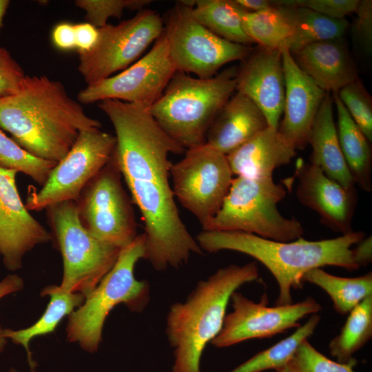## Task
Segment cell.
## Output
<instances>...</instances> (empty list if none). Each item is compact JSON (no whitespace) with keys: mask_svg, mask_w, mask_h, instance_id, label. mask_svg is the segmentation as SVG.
Wrapping results in <instances>:
<instances>
[{"mask_svg":"<svg viewBox=\"0 0 372 372\" xmlns=\"http://www.w3.org/2000/svg\"><path fill=\"white\" fill-rule=\"evenodd\" d=\"M242 25L247 35L259 47L281 50L292 34V26L286 10L272 5L265 10L242 15Z\"/></svg>","mask_w":372,"mask_h":372,"instance_id":"cell-29","label":"cell"},{"mask_svg":"<svg viewBox=\"0 0 372 372\" xmlns=\"http://www.w3.org/2000/svg\"><path fill=\"white\" fill-rule=\"evenodd\" d=\"M56 165L30 154L0 130L1 167L22 172L42 187Z\"/></svg>","mask_w":372,"mask_h":372,"instance_id":"cell-32","label":"cell"},{"mask_svg":"<svg viewBox=\"0 0 372 372\" xmlns=\"http://www.w3.org/2000/svg\"><path fill=\"white\" fill-rule=\"evenodd\" d=\"M296 197L301 204L314 211L320 222L332 231L349 234L357 204L355 189H348L327 176L318 167L298 160Z\"/></svg>","mask_w":372,"mask_h":372,"instance_id":"cell-17","label":"cell"},{"mask_svg":"<svg viewBox=\"0 0 372 372\" xmlns=\"http://www.w3.org/2000/svg\"><path fill=\"white\" fill-rule=\"evenodd\" d=\"M244 60L236 74V91L251 99L265 115L268 125L278 129L285 94L281 50L259 47Z\"/></svg>","mask_w":372,"mask_h":372,"instance_id":"cell-18","label":"cell"},{"mask_svg":"<svg viewBox=\"0 0 372 372\" xmlns=\"http://www.w3.org/2000/svg\"><path fill=\"white\" fill-rule=\"evenodd\" d=\"M320 320L318 313L312 314L289 336L258 352L229 372H263L282 368L292 358L300 345L313 335Z\"/></svg>","mask_w":372,"mask_h":372,"instance_id":"cell-31","label":"cell"},{"mask_svg":"<svg viewBox=\"0 0 372 372\" xmlns=\"http://www.w3.org/2000/svg\"><path fill=\"white\" fill-rule=\"evenodd\" d=\"M333 100L338 115L337 132L340 148L350 174L362 190H372V152L369 141L355 124L340 99Z\"/></svg>","mask_w":372,"mask_h":372,"instance_id":"cell-24","label":"cell"},{"mask_svg":"<svg viewBox=\"0 0 372 372\" xmlns=\"http://www.w3.org/2000/svg\"><path fill=\"white\" fill-rule=\"evenodd\" d=\"M259 277L256 262L231 264L199 280L185 301L170 306L165 333L173 349L171 372H200L203 353L223 327L231 294Z\"/></svg>","mask_w":372,"mask_h":372,"instance_id":"cell-4","label":"cell"},{"mask_svg":"<svg viewBox=\"0 0 372 372\" xmlns=\"http://www.w3.org/2000/svg\"><path fill=\"white\" fill-rule=\"evenodd\" d=\"M145 258V236L143 233L121 249L118 259L83 303L68 317L65 332L67 340L78 343L85 351H98L103 340V329L110 311L123 304L131 311L141 313L150 298L147 280H137L134 267Z\"/></svg>","mask_w":372,"mask_h":372,"instance_id":"cell-6","label":"cell"},{"mask_svg":"<svg viewBox=\"0 0 372 372\" xmlns=\"http://www.w3.org/2000/svg\"><path fill=\"white\" fill-rule=\"evenodd\" d=\"M17 173L0 167V256L10 271L19 269L25 254L35 246L52 239L23 203L16 185Z\"/></svg>","mask_w":372,"mask_h":372,"instance_id":"cell-16","label":"cell"},{"mask_svg":"<svg viewBox=\"0 0 372 372\" xmlns=\"http://www.w3.org/2000/svg\"><path fill=\"white\" fill-rule=\"evenodd\" d=\"M360 0H282L272 1L275 6L284 7H304L327 17L342 19L355 12Z\"/></svg>","mask_w":372,"mask_h":372,"instance_id":"cell-36","label":"cell"},{"mask_svg":"<svg viewBox=\"0 0 372 372\" xmlns=\"http://www.w3.org/2000/svg\"><path fill=\"white\" fill-rule=\"evenodd\" d=\"M236 74L233 68L208 79L176 72L147 109L161 129L186 150L201 146L214 118L236 91Z\"/></svg>","mask_w":372,"mask_h":372,"instance_id":"cell-5","label":"cell"},{"mask_svg":"<svg viewBox=\"0 0 372 372\" xmlns=\"http://www.w3.org/2000/svg\"><path fill=\"white\" fill-rule=\"evenodd\" d=\"M74 26L76 48L78 52H89L98 41V28L87 22L74 24Z\"/></svg>","mask_w":372,"mask_h":372,"instance_id":"cell-39","label":"cell"},{"mask_svg":"<svg viewBox=\"0 0 372 372\" xmlns=\"http://www.w3.org/2000/svg\"><path fill=\"white\" fill-rule=\"evenodd\" d=\"M52 39L59 49L69 50L76 48L74 25L69 23L56 25L52 30Z\"/></svg>","mask_w":372,"mask_h":372,"instance_id":"cell-40","label":"cell"},{"mask_svg":"<svg viewBox=\"0 0 372 372\" xmlns=\"http://www.w3.org/2000/svg\"><path fill=\"white\" fill-rule=\"evenodd\" d=\"M333 99L327 92L313 123L309 143L312 153L310 163L320 168L329 178L348 189H355L339 143L334 121Z\"/></svg>","mask_w":372,"mask_h":372,"instance_id":"cell-23","label":"cell"},{"mask_svg":"<svg viewBox=\"0 0 372 372\" xmlns=\"http://www.w3.org/2000/svg\"><path fill=\"white\" fill-rule=\"evenodd\" d=\"M366 237L362 231L339 237L290 242L276 241L240 231H202L196 237L202 251L229 250L248 255L262 264L276 280L279 293L276 305L293 302L292 289L302 286L309 270L335 266L353 271L360 269L353 258L352 247Z\"/></svg>","mask_w":372,"mask_h":372,"instance_id":"cell-3","label":"cell"},{"mask_svg":"<svg viewBox=\"0 0 372 372\" xmlns=\"http://www.w3.org/2000/svg\"><path fill=\"white\" fill-rule=\"evenodd\" d=\"M285 81L283 117L278 131L296 149L304 148L327 92L298 65L286 47L281 49Z\"/></svg>","mask_w":372,"mask_h":372,"instance_id":"cell-19","label":"cell"},{"mask_svg":"<svg viewBox=\"0 0 372 372\" xmlns=\"http://www.w3.org/2000/svg\"><path fill=\"white\" fill-rule=\"evenodd\" d=\"M8 372H18L15 369H11Z\"/></svg>","mask_w":372,"mask_h":372,"instance_id":"cell-46","label":"cell"},{"mask_svg":"<svg viewBox=\"0 0 372 372\" xmlns=\"http://www.w3.org/2000/svg\"><path fill=\"white\" fill-rule=\"evenodd\" d=\"M286 194L273 177L236 176L220 209L203 231H240L281 242L303 238L301 223L283 216L278 209Z\"/></svg>","mask_w":372,"mask_h":372,"instance_id":"cell-7","label":"cell"},{"mask_svg":"<svg viewBox=\"0 0 372 372\" xmlns=\"http://www.w3.org/2000/svg\"><path fill=\"white\" fill-rule=\"evenodd\" d=\"M121 176L112 155L76 201L84 228L100 241L121 249L138 236L134 209Z\"/></svg>","mask_w":372,"mask_h":372,"instance_id":"cell-10","label":"cell"},{"mask_svg":"<svg viewBox=\"0 0 372 372\" xmlns=\"http://www.w3.org/2000/svg\"><path fill=\"white\" fill-rule=\"evenodd\" d=\"M24 286L23 279L16 274L8 275L0 282V299L21 291Z\"/></svg>","mask_w":372,"mask_h":372,"instance_id":"cell-42","label":"cell"},{"mask_svg":"<svg viewBox=\"0 0 372 372\" xmlns=\"http://www.w3.org/2000/svg\"><path fill=\"white\" fill-rule=\"evenodd\" d=\"M352 119L369 142L372 141L371 96L358 79L337 92Z\"/></svg>","mask_w":372,"mask_h":372,"instance_id":"cell-34","label":"cell"},{"mask_svg":"<svg viewBox=\"0 0 372 372\" xmlns=\"http://www.w3.org/2000/svg\"><path fill=\"white\" fill-rule=\"evenodd\" d=\"M41 296H50V302L41 317L34 324L23 329H3V335L6 339L22 345L26 350L30 372H36L37 365L30 350V341L35 337L53 332L61 320L81 306L85 299L81 293L68 292L59 285H54L43 288Z\"/></svg>","mask_w":372,"mask_h":372,"instance_id":"cell-25","label":"cell"},{"mask_svg":"<svg viewBox=\"0 0 372 372\" xmlns=\"http://www.w3.org/2000/svg\"><path fill=\"white\" fill-rule=\"evenodd\" d=\"M355 359L340 363L329 359L304 340L287 364L276 372H355Z\"/></svg>","mask_w":372,"mask_h":372,"instance_id":"cell-33","label":"cell"},{"mask_svg":"<svg viewBox=\"0 0 372 372\" xmlns=\"http://www.w3.org/2000/svg\"><path fill=\"white\" fill-rule=\"evenodd\" d=\"M233 176L226 155L205 144L186 150L170 168L174 197L195 216L203 229L220 209Z\"/></svg>","mask_w":372,"mask_h":372,"instance_id":"cell-13","label":"cell"},{"mask_svg":"<svg viewBox=\"0 0 372 372\" xmlns=\"http://www.w3.org/2000/svg\"><path fill=\"white\" fill-rule=\"evenodd\" d=\"M99 38L89 52H79L78 70L87 85L124 70L140 59L164 30L156 11L143 9L116 25L98 28Z\"/></svg>","mask_w":372,"mask_h":372,"instance_id":"cell-11","label":"cell"},{"mask_svg":"<svg viewBox=\"0 0 372 372\" xmlns=\"http://www.w3.org/2000/svg\"><path fill=\"white\" fill-rule=\"evenodd\" d=\"M268 126L265 115L254 102L236 91L210 125L205 144L227 155Z\"/></svg>","mask_w":372,"mask_h":372,"instance_id":"cell-21","label":"cell"},{"mask_svg":"<svg viewBox=\"0 0 372 372\" xmlns=\"http://www.w3.org/2000/svg\"><path fill=\"white\" fill-rule=\"evenodd\" d=\"M296 150L277 128L268 126L226 158L234 175L262 178L272 177L276 168L290 163Z\"/></svg>","mask_w":372,"mask_h":372,"instance_id":"cell-20","label":"cell"},{"mask_svg":"<svg viewBox=\"0 0 372 372\" xmlns=\"http://www.w3.org/2000/svg\"><path fill=\"white\" fill-rule=\"evenodd\" d=\"M149 0H76L75 5L85 12L87 23L97 28L107 24L111 17L121 18L124 10L140 11Z\"/></svg>","mask_w":372,"mask_h":372,"instance_id":"cell-35","label":"cell"},{"mask_svg":"<svg viewBox=\"0 0 372 372\" xmlns=\"http://www.w3.org/2000/svg\"><path fill=\"white\" fill-rule=\"evenodd\" d=\"M230 301L233 311L226 314L220 332L211 341L216 348L283 333L298 327L300 320L322 309L320 304L312 297L296 303L269 307L266 293L257 302L236 291Z\"/></svg>","mask_w":372,"mask_h":372,"instance_id":"cell-15","label":"cell"},{"mask_svg":"<svg viewBox=\"0 0 372 372\" xmlns=\"http://www.w3.org/2000/svg\"><path fill=\"white\" fill-rule=\"evenodd\" d=\"M163 23L169 56L177 72L211 78L224 65L244 60L253 51L213 33L196 20L190 7L182 1L167 11Z\"/></svg>","mask_w":372,"mask_h":372,"instance_id":"cell-9","label":"cell"},{"mask_svg":"<svg viewBox=\"0 0 372 372\" xmlns=\"http://www.w3.org/2000/svg\"><path fill=\"white\" fill-rule=\"evenodd\" d=\"M46 209L63 259L59 286L86 298L113 267L121 249L100 241L84 228L75 201L56 203Z\"/></svg>","mask_w":372,"mask_h":372,"instance_id":"cell-8","label":"cell"},{"mask_svg":"<svg viewBox=\"0 0 372 372\" xmlns=\"http://www.w3.org/2000/svg\"><path fill=\"white\" fill-rule=\"evenodd\" d=\"M236 3L247 12H258L272 6L267 0H236Z\"/></svg>","mask_w":372,"mask_h":372,"instance_id":"cell-43","label":"cell"},{"mask_svg":"<svg viewBox=\"0 0 372 372\" xmlns=\"http://www.w3.org/2000/svg\"><path fill=\"white\" fill-rule=\"evenodd\" d=\"M352 249L353 258L355 262L360 268L366 266L372 260V238L371 236L365 237Z\"/></svg>","mask_w":372,"mask_h":372,"instance_id":"cell-41","label":"cell"},{"mask_svg":"<svg viewBox=\"0 0 372 372\" xmlns=\"http://www.w3.org/2000/svg\"><path fill=\"white\" fill-rule=\"evenodd\" d=\"M284 8L292 26L286 44L292 55L311 43L342 39L349 26L346 19L329 18L304 7Z\"/></svg>","mask_w":372,"mask_h":372,"instance_id":"cell-27","label":"cell"},{"mask_svg":"<svg viewBox=\"0 0 372 372\" xmlns=\"http://www.w3.org/2000/svg\"><path fill=\"white\" fill-rule=\"evenodd\" d=\"M26 74L10 52L0 47V97L16 92Z\"/></svg>","mask_w":372,"mask_h":372,"instance_id":"cell-37","label":"cell"},{"mask_svg":"<svg viewBox=\"0 0 372 372\" xmlns=\"http://www.w3.org/2000/svg\"><path fill=\"white\" fill-rule=\"evenodd\" d=\"M176 72L163 32L144 56L119 74L87 85L79 92L77 99L85 104L113 99L149 107Z\"/></svg>","mask_w":372,"mask_h":372,"instance_id":"cell-14","label":"cell"},{"mask_svg":"<svg viewBox=\"0 0 372 372\" xmlns=\"http://www.w3.org/2000/svg\"><path fill=\"white\" fill-rule=\"evenodd\" d=\"M348 314L340 333L329 344L330 354L340 363L354 360L353 355L372 337V295L364 299Z\"/></svg>","mask_w":372,"mask_h":372,"instance_id":"cell-30","label":"cell"},{"mask_svg":"<svg viewBox=\"0 0 372 372\" xmlns=\"http://www.w3.org/2000/svg\"><path fill=\"white\" fill-rule=\"evenodd\" d=\"M98 107L115 131L113 156L145 225V258L157 271L178 269L202 254L178 214L169 183V154L186 149L158 125L146 106L105 99Z\"/></svg>","mask_w":372,"mask_h":372,"instance_id":"cell-1","label":"cell"},{"mask_svg":"<svg viewBox=\"0 0 372 372\" xmlns=\"http://www.w3.org/2000/svg\"><path fill=\"white\" fill-rule=\"evenodd\" d=\"M9 5V0H0V28L2 25L3 17Z\"/></svg>","mask_w":372,"mask_h":372,"instance_id":"cell-44","label":"cell"},{"mask_svg":"<svg viewBox=\"0 0 372 372\" xmlns=\"http://www.w3.org/2000/svg\"><path fill=\"white\" fill-rule=\"evenodd\" d=\"M193 17L217 36L232 43L248 45L253 43L245 33L242 15L246 10L236 0L182 1Z\"/></svg>","mask_w":372,"mask_h":372,"instance_id":"cell-26","label":"cell"},{"mask_svg":"<svg viewBox=\"0 0 372 372\" xmlns=\"http://www.w3.org/2000/svg\"><path fill=\"white\" fill-rule=\"evenodd\" d=\"M302 282L315 285L324 291L333 302V309L341 315L348 314L366 297L372 295V273L353 278L340 277L322 268L307 271Z\"/></svg>","mask_w":372,"mask_h":372,"instance_id":"cell-28","label":"cell"},{"mask_svg":"<svg viewBox=\"0 0 372 372\" xmlns=\"http://www.w3.org/2000/svg\"><path fill=\"white\" fill-rule=\"evenodd\" d=\"M3 329L0 326V353L3 351L7 343V339L3 335Z\"/></svg>","mask_w":372,"mask_h":372,"instance_id":"cell-45","label":"cell"},{"mask_svg":"<svg viewBox=\"0 0 372 372\" xmlns=\"http://www.w3.org/2000/svg\"><path fill=\"white\" fill-rule=\"evenodd\" d=\"M294 55L298 65L325 92H338L358 79L342 39L311 43Z\"/></svg>","mask_w":372,"mask_h":372,"instance_id":"cell-22","label":"cell"},{"mask_svg":"<svg viewBox=\"0 0 372 372\" xmlns=\"http://www.w3.org/2000/svg\"><path fill=\"white\" fill-rule=\"evenodd\" d=\"M116 136L100 129L81 132L70 150L56 163L39 191L29 192L25 207L40 211L65 201H76L86 185L111 159Z\"/></svg>","mask_w":372,"mask_h":372,"instance_id":"cell-12","label":"cell"},{"mask_svg":"<svg viewBox=\"0 0 372 372\" xmlns=\"http://www.w3.org/2000/svg\"><path fill=\"white\" fill-rule=\"evenodd\" d=\"M357 18L353 25V36L361 50L367 54L372 52V1H360L355 12Z\"/></svg>","mask_w":372,"mask_h":372,"instance_id":"cell-38","label":"cell"},{"mask_svg":"<svg viewBox=\"0 0 372 372\" xmlns=\"http://www.w3.org/2000/svg\"><path fill=\"white\" fill-rule=\"evenodd\" d=\"M101 126L60 81L45 75H26L16 92L0 97V127L30 154L56 163L81 132Z\"/></svg>","mask_w":372,"mask_h":372,"instance_id":"cell-2","label":"cell"}]
</instances>
